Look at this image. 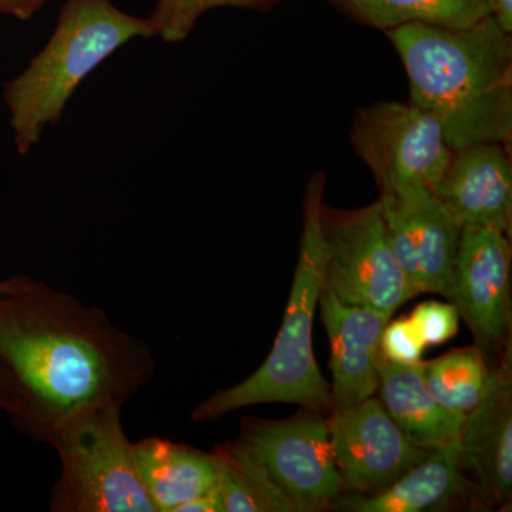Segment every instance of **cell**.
Returning a JSON list of instances; mask_svg holds the SVG:
<instances>
[{"label":"cell","mask_w":512,"mask_h":512,"mask_svg":"<svg viewBox=\"0 0 512 512\" xmlns=\"http://www.w3.org/2000/svg\"><path fill=\"white\" fill-rule=\"evenodd\" d=\"M121 410L117 403L87 404L47 433L45 443L60 461L50 511L156 512L138 476Z\"/></svg>","instance_id":"obj_5"},{"label":"cell","mask_w":512,"mask_h":512,"mask_svg":"<svg viewBox=\"0 0 512 512\" xmlns=\"http://www.w3.org/2000/svg\"><path fill=\"white\" fill-rule=\"evenodd\" d=\"M177 512H224L218 488L215 487L210 493L192 498L188 503L181 505Z\"/></svg>","instance_id":"obj_25"},{"label":"cell","mask_w":512,"mask_h":512,"mask_svg":"<svg viewBox=\"0 0 512 512\" xmlns=\"http://www.w3.org/2000/svg\"><path fill=\"white\" fill-rule=\"evenodd\" d=\"M254 458L296 512L325 511L345 494L328 419L306 410L288 420L247 419L234 440Z\"/></svg>","instance_id":"obj_7"},{"label":"cell","mask_w":512,"mask_h":512,"mask_svg":"<svg viewBox=\"0 0 512 512\" xmlns=\"http://www.w3.org/2000/svg\"><path fill=\"white\" fill-rule=\"evenodd\" d=\"M491 369L477 346L453 350L423 362V377L434 399L453 412L467 414L483 399Z\"/></svg>","instance_id":"obj_20"},{"label":"cell","mask_w":512,"mask_h":512,"mask_svg":"<svg viewBox=\"0 0 512 512\" xmlns=\"http://www.w3.org/2000/svg\"><path fill=\"white\" fill-rule=\"evenodd\" d=\"M481 402L466 414L460 447L464 470L477 477L484 494L507 510L512 500L511 343Z\"/></svg>","instance_id":"obj_14"},{"label":"cell","mask_w":512,"mask_h":512,"mask_svg":"<svg viewBox=\"0 0 512 512\" xmlns=\"http://www.w3.org/2000/svg\"><path fill=\"white\" fill-rule=\"evenodd\" d=\"M353 18L386 30L409 23L463 29L493 15L491 0H332Z\"/></svg>","instance_id":"obj_18"},{"label":"cell","mask_w":512,"mask_h":512,"mask_svg":"<svg viewBox=\"0 0 512 512\" xmlns=\"http://www.w3.org/2000/svg\"><path fill=\"white\" fill-rule=\"evenodd\" d=\"M419 330L412 318L390 319L382 333V356L403 365L421 362V355L426 349Z\"/></svg>","instance_id":"obj_23"},{"label":"cell","mask_w":512,"mask_h":512,"mask_svg":"<svg viewBox=\"0 0 512 512\" xmlns=\"http://www.w3.org/2000/svg\"><path fill=\"white\" fill-rule=\"evenodd\" d=\"M46 2L47 0H0V13L20 20H29Z\"/></svg>","instance_id":"obj_24"},{"label":"cell","mask_w":512,"mask_h":512,"mask_svg":"<svg viewBox=\"0 0 512 512\" xmlns=\"http://www.w3.org/2000/svg\"><path fill=\"white\" fill-rule=\"evenodd\" d=\"M460 443L434 448L399 480L375 494L346 493L333 510L348 512H424L448 507L463 494Z\"/></svg>","instance_id":"obj_16"},{"label":"cell","mask_w":512,"mask_h":512,"mask_svg":"<svg viewBox=\"0 0 512 512\" xmlns=\"http://www.w3.org/2000/svg\"><path fill=\"white\" fill-rule=\"evenodd\" d=\"M275 2L278 0H157L148 20L164 42L178 43L191 35L207 10L222 6L259 9Z\"/></svg>","instance_id":"obj_21"},{"label":"cell","mask_w":512,"mask_h":512,"mask_svg":"<svg viewBox=\"0 0 512 512\" xmlns=\"http://www.w3.org/2000/svg\"><path fill=\"white\" fill-rule=\"evenodd\" d=\"M0 367L15 390L13 426L45 441L80 407L124 406L151 382L156 360L97 306L19 275L0 281Z\"/></svg>","instance_id":"obj_1"},{"label":"cell","mask_w":512,"mask_h":512,"mask_svg":"<svg viewBox=\"0 0 512 512\" xmlns=\"http://www.w3.org/2000/svg\"><path fill=\"white\" fill-rule=\"evenodd\" d=\"M322 238V291L389 318L417 296L390 247L379 200L352 211L325 204Z\"/></svg>","instance_id":"obj_6"},{"label":"cell","mask_w":512,"mask_h":512,"mask_svg":"<svg viewBox=\"0 0 512 512\" xmlns=\"http://www.w3.org/2000/svg\"><path fill=\"white\" fill-rule=\"evenodd\" d=\"M15 409V390H13L9 377L6 376V373L0 367V410H3V412L8 413V416H10V414L15 412Z\"/></svg>","instance_id":"obj_26"},{"label":"cell","mask_w":512,"mask_h":512,"mask_svg":"<svg viewBox=\"0 0 512 512\" xmlns=\"http://www.w3.org/2000/svg\"><path fill=\"white\" fill-rule=\"evenodd\" d=\"M384 33L406 67L410 101L439 120L448 146H510L512 33L493 15L463 29L409 23Z\"/></svg>","instance_id":"obj_2"},{"label":"cell","mask_w":512,"mask_h":512,"mask_svg":"<svg viewBox=\"0 0 512 512\" xmlns=\"http://www.w3.org/2000/svg\"><path fill=\"white\" fill-rule=\"evenodd\" d=\"M377 393L394 423L416 446L434 450L460 443L466 414L434 399L424 383L423 360L403 365L382 356Z\"/></svg>","instance_id":"obj_15"},{"label":"cell","mask_w":512,"mask_h":512,"mask_svg":"<svg viewBox=\"0 0 512 512\" xmlns=\"http://www.w3.org/2000/svg\"><path fill=\"white\" fill-rule=\"evenodd\" d=\"M133 448L138 476L156 512H177L218 485L220 468L214 453L161 437H147Z\"/></svg>","instance_id":"obj_17"},{"label":"cell","mask_w":512,"mask_h":512,"mask_svg":"<svg viewBox=\"0 0 512 512\" xmlns=\"http://www.w3.org/2000/svg\"><path fill=\"white\" fill-rule=\"evenodd\" d=\"M426 346L441 345L453 339L458 330L460 315L453 303L429 301L420 303L412 316Z\"/></svg>","instance_id":"obj_22"},{"label":"cell","mask_w":512,"mask_h":512,"mask_svg":"<svg viewBox=\"0 0 512 512\" xmlns=\"http://www.w3.org/2000/svg\"><path fill=\"white\" fill-rule=\"evenodd\" d=\"M156 36L148 18L128 15L111 0H67L47 45L3 90L20 156L62 119L79 84L111 53L136 37Z\"/></svg>","instance_id":"obj_4"},{"label":"cell","mask_w":512,"mask_h":512,"mask_svg":"<svg viewBox=\"0 0 512 512\" xmlns=\"http://www.w3.org/2000/svg\"><path fill=\"white\" fill-rule=\"evenodd\" d=\"M430 190L461 228H490L511 235L512 164L507 144L480 143L454 151Z\"/></svg>","instance_id":"obj_12"},{"label":"cell","mask_w":512,"mask_h":512,"mask_svg":"<svg viewBox=\"0 0 512 512\" xmlns=\"http://www.w3.org/2000/svg\"><path fill=\"white\" fill-rule=\"evenodd\" d=\"M328 427L345 494L379 493L431 453L407 439L375 397L332 409Z\"/></svg>","instance_id":"obj_10"},{"label":"cell","mask_w":512,"mask_h":512,"mask_svg":"<svg viewBox=\"0 0 512 512\" xmlns=\"http://www.w3.org/2000/svg\"><path fill=\"white\" fill-rule=\"evenodd\" d=\"M326 175H313L303 198V228L298 264L281 330L271 353L244 382L218 390L191 414L192 421L218 420L258 404H299L323 413L332 410L330 384L313 353V319L322 293V211Z\"/></svg>","instance_id":"obj_3"},{"label":"cell","mask_w":512,"mask_h":512,"mask_svg":"<svg viewBox=\"0 0 512 512\" xmlns=\"http://www.w3.org/2000/svg\"><path fill=\"white\" fill-rule=\"evenodd\" d=\"M330 342L332 409L375 396L379 389L382 333L389 316L366 306L350 305L322 291L319 303Z\"/></svg>","instance_id":"obj_13"},{"label":"cell","mask_w":512,"mask_h":512,"mask_svg":"<svg viewBox=\"0 0 512 512\" xmlns=\"http://www.w3.org/2000/svg\"><path fill=\"white\" fill-rule=\"evenodd\" d=\"M379 201L390 247L413 291L447 298L463 228L423 185L380 192Z\"/></svg>","instance_id":"obj_9"},{"label":"cell","mask_w":512,"mask_h":512,"mask_svg":"<svg viewBox=\"0 0 512 512\" xmlns=\"http://www.w3.org/2000/svg\"><path fill=\"white\" fill-rule=\"evenodd\" d=\"M350 138L380 192L433 187L454 153L439 120L412 101H382L357 110Z\"/></svg>","instance_id":"obj_8"},{"label":"cell","mask_w":512,"mask_h":512,"mask_svg":"<svg viewBox=\"0 0 512 512\" xmlns=\"http://www.w3.org/2000/svg\"><path fill=\"white\" fill-rule=\"evenodd\" d=\"M494 19L507 33H512V0H491Z\"/></svg>","instance_id":"obj_27"},{"label":"cell","mask_w":512,"mask_h":512,"mask_svg":"<svg viewBox=\"0 0 512 512\" xmlns=\"http://www.w3.org/2000/svg\"><path fill=\"white\" fill-rule=\"evenodd\" d=\"M510 235L490 228L461 229L447 299L483 348L510 343Z\"/></svg>","instance_id":"obj_11"},{"label":"cell","mask_w":512,"mask_h":512,"mask_svg":"<svg viewBox=\"0 0 512 512\" xmlns=\"http://www.w3.org/2000/svg\"><path fill=\"white\" fill-rule=\"evenodd\" d=\"M220 468L218 493L224 512H296L288 497L235 441L212 451Z\"/></svg>","instance_id":"obj_19"}]
</instances>
